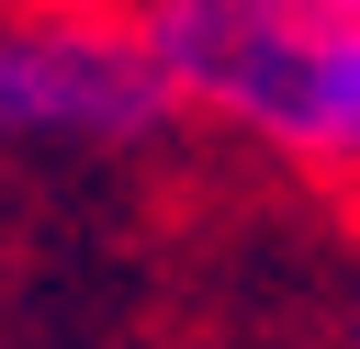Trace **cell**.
Wrapping results in <instances>:
<instances>
[{
  "instance_id": "cell-2",
  "label": "cell",
  "mask_w": 360,
  "mask_h": 349,
  "mask_svg": "<svg viewBox=\"0 0 360 349\" xmlns=\"http://www.w3.org/2000/svg\"><path fill=\"white\" fill-rule=\"evenodd\" d=\"M169 90L124 34L79 23H0V135H146Z\"/></svg>"
},
{
  "instance_id": "cell-3",
  "label": "cell",
  "mask_w": 360,
  "mask_h": 349,
  "mask_svg": "<svg viewBox=\"0 0 360 349\" xmlns=\"http://www.w3.org/2000/svg\"><path fill=\"white\" fill-rule=\"evenodd\" d=\"M270 11H326V23H360V0H270Z\"/></svg>"
},
{
  "instance_id": "cell-1",
  "label": "cell",
  "mask_w": 360,
  "mask_h": 349,
  "mask_svg": "<svg viewBox=\"0 0 360 349\" xmlns=\"http://www.w3.org/2000/svg\"><path fill=\"white\" fill-rule=\"evenodd\" d=\"M124 45L169 101H225L281 158L360 169V23L270 11V0H146Z\"/></svg>"
}]
</instances>
